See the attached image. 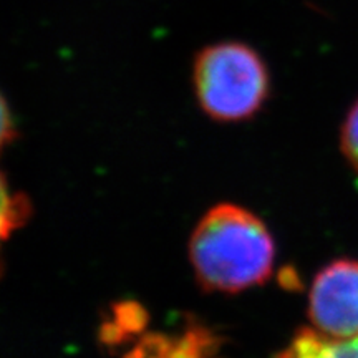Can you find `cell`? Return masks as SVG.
Wrapping results in <instances>:
<instances>
[{
    "mask_svg": "<svg viewBox=\"0 0 358 358\" xmlns=\"http://www.w3.org/2000/svg\"><path fill=\"white\" fill-rule=\"evenodd\" d=\"M189 259L204 289L239 292L271 275L274 243L252 213L234 204H219L192 232Z\"/></svg>",
    "mask_w": 358,
    "mask_h": 358,
    "instance_id": "6da1fadb",
    "label": "cell"
},
{
    "mask_svg": "<svg viewBox=\"0 0 358 358\" xmlns=\"http://www.w3.org/2000/svg\"><path fill=\"white\" fill-rule=\"evenodd\" d=\"M192 78L201 108L221 122L252 116L268 93L262 58L248 45L237 42L204 48L196 58Z\"/></svg>",
    "mask_w": 358,
    "mask_h": 358,
    "instance_id": "7a4b0ae2",
    "label": "cell"
},
{
    "mask_svg": "<svg viewBox=\"0 0 358 358\" xmlns=\"http://www.w3.org/2000/svg\"><path fill=\"white\" fill-rule=\"evenodd\" d=\"M308 317L327 337H358V261L340 259L322 268L310 287Z\"/></svg>",
    "mask_w": 358,
    "mask_h": 358,
    "instance_id": "3957f363",
    "label": "cell"
},
{
    "mask_svg": "<svg viewBox=\"0 0 358 358\" xmlns=\"http://www.w3.org/2000/svg\"><path fill=\"white\" fill-rule=\"evenodd\" d=\"M279 358H358V337L332 338L319 330H301Z\"/></svg>",
    "mask_w": 358,
    "mask_h": 358,
    "instance_id": "277c9868",
    "label": "cell"
},
{
    "mask_svg": "<svg viewBox=\"0 0 358 358\" xmlns=\"http://www.w3.org/2000/svg\"><path fill=\"white\" fill-rule=\"evenodd\" d=\"M342 150L348 163L358 173V101L348 111L342 129Z\"/></svg>",
    "mask_w": 358,
    "mask_h": 358,
    "instance_id": "5b68a950",
    "label": "cell"
}]
</instances>
